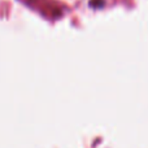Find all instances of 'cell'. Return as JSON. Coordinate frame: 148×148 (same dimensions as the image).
I'll return each instance as SVG.
<instances>
[]
</instances>
